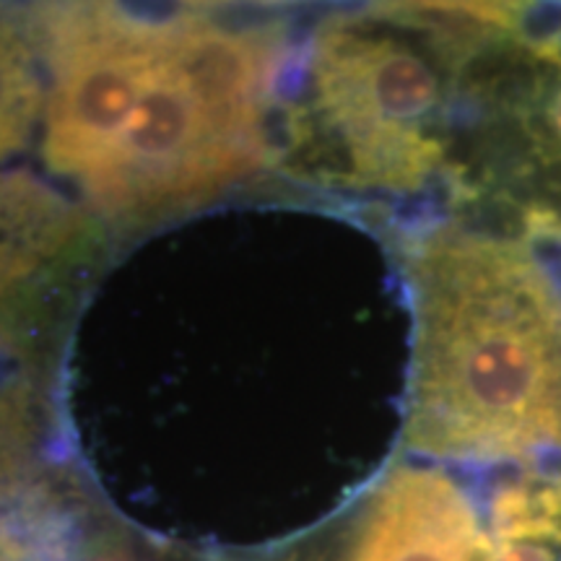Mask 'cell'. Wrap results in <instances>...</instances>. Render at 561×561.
Here are the masks:
<instances>
[{
	"label": "cell",
	"mask_w": 561,
	"mask_h": 561,
	"mask_svg": "<svg viewBox=\"0 0 561 561\" xmlns=\"http://www.w3.org/2000/svg\"><path fill=\"white\" fill-rule=\"evenodd\" d=\"M549 123L553 133H557V138L561 140V87L557 89V94H553V100L549 104Z\"/></svg>",
	"instance_id": "10"
},
{
	"label": "cell",
	"mask_w": 561,
	"mask_h": 561,
	"mask_svg": "<svg viewBox=\"0 0 561 561\" xmlns=\"http://www.w3.org/2000/svg\"><path fill=\"white\" fill-rule=\"evenodd\" d=\"M172 16H140L121 5H50L39 13L50 66L45 159L87 187L107 161L146 83L170 45Z\"/></svg>",
	"instance_id": "3"
},
{
	"label": "cell",
	"mask_w": 561,
	"mask_h": 561,
	"mask_svg": "<svg viewBox=\"0 0 561 561\" xmlns=\"http://www.w3.org/2000/svg\"><path fill=\"white\" fill-rule=\"evenodd\" d=\"M34 16L0 5V159L30 144L42 110V76Z\"/></svg>",
	"instance_id": "7"
},
{
	"label": "cell",
	"mask_w": 561,
	"mask_h": 561,
	"mask_svg": "<svg viewBox=\"0 0 561 561\" xmlns=\"http://www.w3.org/2000/svg\"><path fill=\"white\" fill-rule=\"evenodd\" d=\"M419 351L409 439L430 453L507 445L561 426L541 320L512 305V265L476 242H434L416 261Z\"/></svg>",
	"instance_id": "2"
},
{
	"label": "cell",
	"mask_w": 561,
	"mask_h": 561,
	"mask_svg": "<svg viewBox=\"0 0 561 561\" xmlns=\"http://www.w3.org/2000/svg\"><path fill=\"white\" fill-rule=\"evenodd\" d=\"M479 543L471 507L450 479L398 471L377 496L351 561H471Z\"/></svg>",
	"instance_id": "5"
},
{
	"label": "cell",
	"mask_w": 561,
	"mask_h": 561,
	"mask_svg": "<svg viewBox=\"0 0 561 561\" xmlns=\"http://www.w3.org/2000/svg\"><path fill=\"white\" fill-rule=\"evenodd\" d=\"M81 240L79 208L30 174L0 172V314Z\"/></svg>",
	"instance_id": "6"
},
{
	"label": "cell",
	"mask_w": 561,
	"mask_h": 561,
	"mask_svg": "<svg viewBox=\"0 0 561 561\" xmlns=\"http://www.w3.org/2000/svg\"><path fill=\"white\" fill-rule=\"evenodd\" d=\"M312 83L356 178L413 187L437 167L442 149L424 123L439 104V79L405 42L348 21L325 26L314 39Z\"/></svg>",
	"instance_id": "4"
},
{
	"label": "cell",
	"mask_w": 561,
	"mask_h": 561,
	"mask_svg": "<svg viewBox=\"0 0 561 561\" xmlns=\"http://www.w3.org/2000/svg\"><path fill=\"white\" fill-rule=\"evenodd\" d=\"M489 561H557L543 546L525 541H502L500 549L491 553Z\"/></svg>",
	"instance_id": "8"
},
{
	"label": "cell",
	"mask_w": 561,
	"mask_h": 561,
	"mask_svg": "<svg viewBox=\"0 0 561 561\" xmlns=\"http://www.w3.org/2000/svg\"><path fill=\"white\" fill-rule=\"evenodd\" d=\"M13 419L5 413V409H0V491H3V481L9 479L11 466H13V447L11 439L3 437V432H11Z\"/></svg>",
	"instance_id": "9"
},
{
	"label": "cell",
	"mask_w": 561,
	"mask_h": 561,
	"mask_svg": "<svg viewBox=\"0 0 561 561\" xmlns=\"http://www.w3.org/2000/svg\"><path fill=\"white\" fill-rule=\"evenodd\" d=\"M276 70L268 32L174 13L170 45L83 193L104 214L136 216L255 170Z\"/></svg>",
	"instance_id": "1"
}]
</instances>
